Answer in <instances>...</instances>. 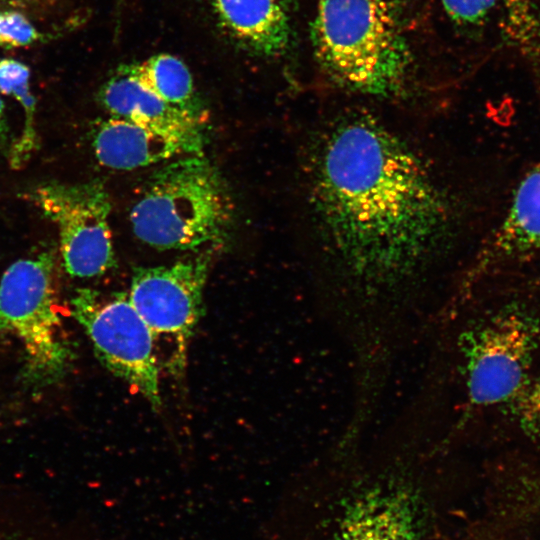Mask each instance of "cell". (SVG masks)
<instances>
[{
    "instance_id": "1",
    "label": "cell",
    "mask_w": 540,
    "mask_h": 540,
    "mask_svg": "<svg viewBox=\"0 0 540 540\" xmlns=\"http://www.w3.org/2000/svg\"><path fill=\"white\" fill-rule=\"evenodd\" d=\"M308 193L321 266L360 306L417 289L445 259L457 230L451 195L433 167L366 114L320 133Z\"/></svg>"
},
{
    "instance_id": "2",
    "label": "cell",
    "mask_w": 540,
    "mask_h": 540,
    "mask_svg": "<svg viewBox=\"0 0 540 540\" xmlns=\"http://www.w3.org/2000/svg\"><path fill=\"white\" fill-rule=\"evenodd\" d=\"M449 515L415 473L387 468L321 490L314 540H448Z\"/></svg>"
},
{
    "instance_id": "3",
    "label": "cell",
    "mask_w": 540,
    "mask_h": 540,
    "mask_svg": "<svg viewBox=\"0 0 540 540\" xmlns=\"http://www.w3.org/2000/svg\"><path fill=\"white\" fill-rule=\"evenodd\" d=\"M311 41L321 69L339 86L372 96L403 89L412 56L386 0H317Z\"/></svg>"
},
{
    "instance_id": "4",
    "label": "cell",
    "mask_w": 540,
    "mask_h": 540,
    "mask_svg": "<svg viewBox=\"0 0 540 540\" xmlns=\"http://www.w3.org/2000/svg\"><path fill=\"white\" fill-rule=\"evenodd\" d=\"M230 202L216 169L188 154L155 171L130 211L134 234L161 250H192L223 235Z\"/></svg>"
},
{
    "instance_id": "5",
    "label": "cell",
    "mask_w": 540,
    "mask_h": 540,
    "mask_svg": "<svg viewBox=\"0 0 540 540\" xmlns=\"http://www.w3.org/2000/svg\"><path fill=\"white\" fill-rule=\"evenodd\" d=\"M54 280V260L47 252L17 260L0 280V333L18 337L24 380L40 387L61 380L73 359L57 310Z\"/></svg>"
},
{
    "instance_id": "6",
    "label": "cell",
    "mask_w": 540,
    "mask_h": 540,
    "mask_svg": "<svg viewBox=\"0 0 540 540\" xmlns=\"http://www.w3.org/2000/svg\"><path fill=\"white\" fill-rule=\"evenodd\" d=\"M460 344L470 404H507L529 379L540 350V321L511 304L466 330Z\"/></svg>"
},
{
    "instance_id": "7",
    "label": "cell",
    "mask_w": 540,
    "mask_h": 540,
    "mask_svg": "<svg viewBox=\"0 0 540 540\" xmlns=\"http://www.w3.org/2000/svg\"><path fill=\"white\" fill-rule=\"evenodd\" d=\"M71 314L82 326L99 361L127 382L153 409L162 404L156 338L128 293L80 288Z\"/></svg>"
},
{
    "instance_id": "8",
    "label": "cell",
    "mask_w": 540,
    "mask_h": 540,
    "mask_svg": "<svg viewBox=\"0 0 540 540\" xmlns=\"http://www.w3.org/2000/svg\"><path fill=\"white\" fill-rule=\"evenodd\" d=\"M33 198L57 226L60 252L69 275L96 277L114 265L109 227L111 202L101 183H48L38 187Z\"/></svg>"
},
{
    "instance_id": "9",
    "label": "cell",
    "mask_w": 540,
    "mask_h": 540,
    "mask_svg": "<svg viewBox=\"0 0 540 540\" xmlns=\"http://www.w3.org/2000/svg\"><path fill=\"white\" fill-rule=\"evenodd\" d=\"M208 256L171 265L138 268L131 281L129 299L158 337L176 345L177 363L203 313V295L208 277Z\"/></svg>"
},
{
    "instance_id": "10",
    "label": "cell",
    "mask_w": 540,
    "mask_h": 540,
    "mask_svg": "<svg viewBox=\"0 0 540 540\" xmlns=\"http://www.w3.org/2000/svg\"><path fill=\"white\" fill-rule=\"evenodd\" d=\"M92 144L103 166L130 170L183 155L199 154L203 136L161 130L111 117L98 126Z\"/></svg>"
},
{
    "instance_id": "11",
    "label": "cell",
    "mask_w": 540,
    "mask_h": 540,
    "mask_svg": "<svg viewBox=\"0 0 540 540\" xmlns=\"http://www.w3.org/2000/svg\"><path fill=\"white\" fill-rule=\"evenodd\" d=\"M222 28L244 47L277 56L292 35L289 0H208Z\"/></svg>"
},
{
    "instance_id": "12",
    "label": "cell",
    "mask_w": 540,
    "mask_h": 540,
    "mask_svg": "<svg viewBox=\"0 0 540 540\" xmlns=\"http://www.w3.org/2000/svg\"><path fill=\"white\" fill-rule=\"evenodd\" d=\"M540 252V161L517 186L511 205L481 254L480 268L528 258Z\"/></svg>"
},
{
    "instance_id": "13",
    "label": "cell",
    "mask_w": 540,
    "mask_h": 540,
    "mask_svg": "<svg viewBox=\"0 0 540 540\" xmlns=\"http://www.w3.org/2000/svg\"><path fill=\"white\" fill-rule=\"evenodd\" d=\"M99 99L112 117L161 130L202 135L200 119L165 102L127 68L108 79L100 90Z\"/></svg>"
},
{
    "instance_id": "14",
    "label": "cell",
    "mask_w": 540,
    "mask_h": 540,
    "mask_svg": "<svg viewBox=\"0 0 540 540\" xmlns=\"http://www.w3.org/2000/svg\"><path fill=\"white\" fill-rule=\"evenodd\" d=\"M127 69L165 102L202 120L191 73L179 58L159 54Z\"/></svg>"
},
{
    "instance_id": "15",
    "label": "cell",
    "mask_w": 540,
    "mask_h": 540,
    "mask_svg": "<svg viewBox=\"0 0 540 540\" xmlns=\"http://www.w3.org/2000/svg\"><path fill=\"white\" fill-rule=\"evenodd\" d=\"M29 68L13 59L0 60V91L15 98L24 111V126L10 153L12 167L19 168L37 146L35 129L36 101L29 90Z\"/></svg>"
},
{
    "instance_id": "16",
    "label": "cell",
    "mask_w": 540,
    "mask_h": 540,
    "mask_svg": "<svg viewBox=\"0 0 540 540\" xmlns=\"http://www.w3.org/2000/svg\"><path fill=\"white\" fill-rule=\"evenodd\" d=\"M507 405L522 432L540 440V376L529 378Z\"/></svg>"
},
{
    "instance_id": "17",
    "label": "cell",
    "mask_w": 540,
    "mask_h": 540,
    "mask_svg": "<svg viewBox=\"0 0 540 540\" xmlns=\"http://www.w3.org/2000/svg\"><path fill=\"white\" fill-rule=\"evenodd\" d=\"M41 33L27 17L17 10L0 11V46L17 48L29 46L41 39Z\"/></svg>"
},
{
    "instance_id": "18",
    "label": "cell",
    "mask_w": 540,
    "mask_h": 540,
    "mask_svg": "<svg viewBox=\"0 0 540 540\" xmlns=\"http://www.w3.org/2000/svg\"><path fill=\"white\" fill-rule=\"evenodd\" d=\"M449 18L462 26H479L498 0H441Z\"/></svg>"
},
{
    "instance_id": "19",
    "label": "cell",
    "mask_w": 540,
    "mask_h": 540,
    "mask_svg": "<svg viewBox=\"0 0 540 540\" xmlns=\"http://www.w3.org/2000/svg\"><path fill=\"white\" fill-rule=\"evenodd\" d=\"M53 2L54 0H0L2 10H17L20 12L37 10Z\"/></svg>"
},
{
    "instance_id": "20",
    "label": "cell",
    "mask_w": 540,
    "mask_h": 540,
    "mask_svg": "<svg viewBox=\"0 0 540 540\" xmlns=\"http://www.w3.org/2000/svg\"><path fill=\"white\" fill-rule=\"evenodd\" d=\"M3 110H4V104H3V101L0 98V120H1L2 115H3Z\"/></svg>"
},
{
    "instance_id": "21",
    "label": "cell",
    "mask_w": 540,
    "mask_h": 540,
    "mask_svg": "<svg viewBox=\"0 0 540 540\" xmlns=\"http://www.w3.org/2000/svg\"><path fill=\"white\" fill-rule=\"evenodd\" d=\"M1 10H2V9H1V3H0V11H1Z\"/></svg>"
}]
</instances>
